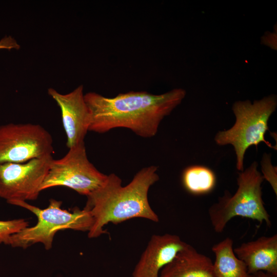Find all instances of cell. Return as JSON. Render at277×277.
<instances>
[{"mask_svg": "<svg viewBox=\"0 0 277 277\" xmlns=\"http://www.w3.org/2000/svg\"><path fill=\"white\" fill-rule=\"evenodd\" d=\"M182 88L161 94L129 91L108 97L95 92L84 95L90 113L88 131L104 133L125 128L144 138L156 134L159 125L185 98Z\"/></svg>", "mask_w": 277, "mask_h": 277, "instance_id": "obj_1", "label": "cell"}, {"mask_svg": "<svg viewBox=\"0 0 277 277\" xmlns=\"http://www.w3.org/2000/svg\"><path fill=\"white\" fill-rule=\"evenodd\" d=\"M157 170L155 166L143 168L125 186L115 173L107 175L103 185L87 196L84 208L93 220L88 237L96 238L106 233L104 227L109 223L117 224L136 217L159 222L148 197L150 188L159 180Z\"/></svg>", "mask_w": 277, "mask_h": 277, "instance_id": "obj_2", "label": "cell"}, {"mask_svg": "<svg viewBox=\"0 0 277 277\" xmlns=\"http://www.w3.org/2000/svg\"><path fill=\"white\" fill-rule=\"evenodd\" d=\"M62 202L50 199L49 206L41 209L25 201H16L11 205L24 208L34 214L37 224L27 227L11 235L6 245L26 249L36 243H42L46 250L52 248L57 232L66 229L89 231L93 220L90 212L84 208H74L72 211L61 208Z\"/></svg>", "mask_w": 277, "mask_h": 277, "instance_id": "obj_3", "label": "cell"}, {"mask_svg": "<svg viewBox=\"0 0 277 277\" xmlns=\"http://www.w3.org/2000/svg\"><path fill=\"white\" fill-rule=\"evenodd\" d=\"M258 163L253 162L245 171L239 173L238 188L233 195L225 191L218 202L208 209L209 219L214 231L222 232L232 218L240 216L264 222L270 227V215L262 199L261 185L264 179L258 170Z\"/></svg>", "mask_w": 277, "mask_h": 277, "instance_id": "obj_4", "label": "cell"}, {"mask_svg": "<svg viewBox=\"0 0 277 277\" xmlns=\"http://www.w3.org/2000/svg\"><path fill=\"white\" fill-rule=\"evenodd\" d=\"M277 105L275 95H270L254 101H238L232 107L236 117L235 123L229 129L219 131L215 135L216 143L221 146L230 144L236 156V167L238 170H244V157L247 149L264 143L269 147L275 149L265 139L268 130V122Z\"/></svg>", "mask_w": 277, "mask_h": 277, "instance_id": "obj_5", "label": "cell"}, {"mask_svg": "<svg viewBox=\"0 0 277 277\" xmlns=\"http://www.w3.org/2000/svg\"><path fill=\"white\" fill-rule=\"evenodd\" d=\"M107 177L89 161L83 142L69 148L62 158L52 159L41 190L64 186L87 196L101 187Z\"/></svg>", "mask_w": 277, "mask_h": 277, "instance_id": "obj_6", "label": "cell"}, {"mask_svg": "<svg viewBox=\"0 0 277 277\" xmlns=\"http://www.w3.org/2000/svg\"><path fill=\"white\" fill-rule=\"evenodd\" d=\"M53 151L51 134L39 125L0 126V164L25 163L52 155Z\"/></svg>", "mask_w": 277, "mask_h": 277, "instance_id": "obj_7", "label": "cell"}, {"mask_svg": "<svg viewBox=\"0 0 277 277\" xmlns=\"http://www.w3.org/2000/svg\"><path fill=\"white\" fill-rule=\"evenodd\" d=\"M52 155L22 163L0 164V197L11 204L37 199Z\"/></svg>", "mask_w": 277, "mask_h": 277, "instance_id": "obj_8", "label": "cell"}, {"mask_svg": "<svg viewBox=\"0 0 277 277\" xmlns=\"http://www.w3.org/2000/svg\"><path fill=\"white\" fill-rule=\"evenodd\" d=\"M48 93L61 109L67 147L69 149L84 142L89 131L90 113L85 100L83 85L67 94L60 93L53 88H49Z\"/></svg>", "mask_w": 277, "mask_h": 277, "instance_id": "obj_9", "label": "cell"}, {"mask_svg": "<svg viewBox=\"0 0 277 277\" xmlns=\"http://www.w3.org/2000/svg\"><path fill=\"white\" fill-rule=\"evenodd\" d=\"M187 243L175 234L153 235L132 272V277H159L163 267L175 258Z\"/></svg>", "mask_w": 277, "mask_h": 277, "instance_id": "obj_10", "label": "cell"}, {"mask_svg": "<svg viewBox=\"0 0 277 277\" xmlns=\"http://www.w3.org/2000/svg\"><path fill=\"white\" fill-rule=\"evenodd\" d=\"M233 251L245 263L249 274L263 271L277 275L276 234L243 243Z\"/></svg>", "mask_w": 277, "mask_h": 277, "instance_id": "obj_11", "label": "cell"}, {"mask_svg": "<svg viewBox=\"0 0 277 277\" xmlns=\"http://www.w3.org/2000/svg\"><path fill=\"white\" fill-rule=\"evenodd\" d=\"M159 277H215L213 262L187 244L161 270Z\"/></svg>", "mask_w": 277, "mask_h": 277, "instance_id": "obj_12", "label": "cell"}, {"mask_svg": "<svg viewBox=\"0 0 277 277\" xmlns=\"http://www.w3.org/2000/svg\"><path fill=\"white\" fill-rule=\"evenodd\" d=\"M233 243L231 239L226 238L212 247L215 256L213 263L215 277H250L245 263L234 253Z\"/></svg>", "mask_w": 277, "mask_h": 277, "instance_id": "obj_13", "label": "cell"}, {"mask_svg": "<svg viewBox=\"0 0 277 277\" xmlns=\"http://www.w3.org/2000/svg\"><path fill=\"white\" fill-rule=\"evenodd\" d=\"M182 183L185 189L193 194L208 193L214 188L216 177L214 172L203 166H191L182 173Z\"/></svg>", "mask_w": 277, "mask_h": 277, "instance_id": "obj_14", "label": "cell"}, {"mask_svg": "<svg viewBox=\"0 0 277 277\" xmlns=\"http://www.w3.org/2000/svg\"><path fill=\"white\" fill-rule=\"evenodd\" d=\"M28 226V221L22 219L9 221L0 220V244H6L11 235Z\"/></svg>", "mask_w": 277, "mask_h": 277, "instance_id": "obj_15", "label": "cell"}, {"mask_svg": "<svg viewBox=\"0 0 277 277\" xmlns=\"http://www.w3.org/2000/svg\"><path fill=\"white\" fill-rule=\"evenodd\" d=\"M262 172L264 179L267 180L271 185V187L275 193L277 194V184H276V168L273 167L270 163L269 167L267 164V155L264 156L262 162Z\"/></svg>", "mask_w": 277, "mask_h": 277, "instance_id": "obj_16", "label": "cell"}, {"mask_svg": "<svg viewBox=\"0 0 277 277\" xmlns=\"http://www.w3.org/2000/svg\"><path fill=\"white\" fill-rule=\"evenodd\" d=\"M19 48V45L11 36L5 37L0 41V49H18Z\"/></svg>", "mask_w": 277, "mask_h": 277, "instance_id": "obj_17", "label": "cell"}, {"mask_svg": "<svg viewBox=\"0 0 277 277\" xmlns=\"http://www.w3.org/2000/svg\"><path fill=\"white\" fill-rule=\"evenodd\" d=\"M250 277H277V275H273L267 272L259 271L250 274Z\"/></svg>", "mask_w": 277, "mask_h": 277, "instance_id": "obj_18", "label": "cell"}, {"mask_svg": "<svg viewBox=\"0 0 277 277\" xmlns=\"http://www.w3.org/2000/svg\"><path fill=\"white\" fill-rule=\"evenodd\" d=\"M131 277H132V276H131Z\"/></svg>", "mask_w": 277, "mask_h": 277, "instance_id": "obj_19", "label": "cell"}]
</instances>
